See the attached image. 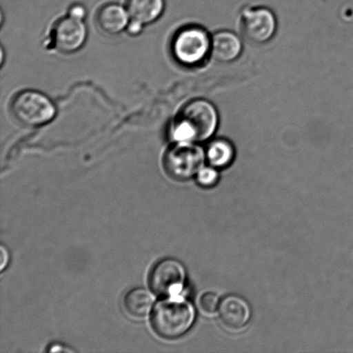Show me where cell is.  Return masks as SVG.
Returning <instances> with one entry per match:
<instances>
[{
    "mask_svg": "<svg viewBox=\"0 0 353 353\" xmlns=\"http://www.w3.org/2000/svg\"><path fill=\"white\" fill-rule=\"evenodd\" d=\"M199 307L203 314L211 316L219 309V296L214 292H208L203 293L199 299Z\"/></svg>",
    "mask_w": 353,
    "mask_h": 353,
    "instance_id": "15",
    "label": "cell"
},
{
    "mask_svg": "<svg viewBox=\"0 0 353 353\" xmlns=\"http://www.w3.org/2000/svg\"><path fill=\"white\" fill-rule=\"evenodd\" d=\"M165 0H127L130 19L144 26L157 22L165 10Z\"/></svg>",
    "mask_w": 353,
    "mask_h": 353,
    "instance_id": "12",
    "label": "cell"
},
{
    "mask_svg": "<svg viewBox=\"0 0 353 353\" xmlns=\"http://www.w3.org/2000/svg\"><path fill=\"white\" fill-rule=\"evenodd\" d=\"M130 21L127 8L116 3L103 6L96 15L97 26L107 36H117L126 30Z\"/></svg>",
    "mask_w": 353,
    "mask_h": 353,
    "instance_id": "10",
    "label": "cell"
},
{
    "mask_svg": "<svg viewBox=\"0 0 353 353\" xmlns=\"http://www.w3.org/2000/svg\"><path fill=\"white\" fill-rule=\"evenodd\" d=\"M194 320L195 311L192 304L176 296L159 303L152 316L154 331L165 339L182 336L192 327Z\"/></svg>",
    "mask_w": 353,
    "mask_h": 353,
    "instance_id": "2",
    "label": "cell"
},
{
    "mask_svg": "<svg viewBox=\"0 0 353 353\" xmlns=\"http://www.w3.org/2000/svg\"><path fill=\"white\" fill-rule=\"evenodd\" d=\"M172 53L180 65L196 67L211 53L210 37L203 28H183L172 39Z\"/></svg>",
    "mask_w": 353,
    "mask_h": 353,
    "instance_id": "4",
    "label": "cell"
},
{
    "mask_svg": "<svg viewBox=\"0 0 353 353\" xmlns=\"http://www.w3.org/2000/svg\"><path fill=\"white\" fill-rule=\"evenodd\" d=\"M88 39L84 21L65 17L55 23L51 32V43L55 50L70 54L81 50Z\"/></svg>",
    "mask_w": 353,
    "mask_h": 353,
    "instance_id": "6",
    "label": "cell"
},
{
    "mask_svg": "<svg viewBox=\"0 0 353 353\" xmlns=\"http://www.w3.org/2000/svg\"><path fill=\"white\" fill-rule=\"evenodd\" d=\"M204 157L202 148L196 143H174L165 154V171L172 179L185 181L199 174Z\"/></svg>",
    "mask_w": 353,
    "mask_h": 353,
    "instance_id": "5",
    "label": "cell"
},
{
    "mask_svg": "<svg viewBox=\"0 0 353 353\" xmlns=\"http://www.w3.org/2000/svg\"><path fill=\"white\" fill-rule=\"evenodd\" d=\"M242 28L245 37L252 43H268L274 36L276 30L274 13L265 7L245 10Z\"/></svg>",
    "mask_w": 353,
    "mask_h": 353,
    "instance_id": "8",
    "label": "cell"
},
{
    "mask_svg": "<svg viewBox=\"0 0 353 353\" xmlns=\"http://www.w3.org/2000/svg\"><path fill=\"white\" fill-rule=\"evenodd\" d=\"M185 280V271L181 263L165 259L152 270L150 283L158 295L174 296L181 292Z\"/></svg>",
    "mask_w": 353,
    "mask_h": 353,
    "instance_id": "7",
    "label": "cell"
},
{
    "mask_svg": "<svg viewBox=\"0 0 353 353\" xmlns=\"http://www.w3.org/2000/svg\"><path fill=\"white\" fill-rule=\"evenodd\" d=\"M242 43L240 38L230 31H221L211 39V54L214 60L228 63L240 57Z\"/></svg>",
    "mask_w": 353,
    "mask_h": 353,
    "instance_id": "11",
    "label": "cell"
},
{
    "mask_svg": "<svg viewBox=\"0 0 353 353\" xmlns=\"http://www.w3.org/2000/svg\"><path fill=\"white\" fill-rule=\"evenodd\" d=\"M68 16L72 19L84 21L88 16V10L81 3H74L69 8Z\"/></svg>",
    "mask_w": 353,
    "mask_h": 353,
    "instance_id": "17",
    "label": "cell"
},
{
    "mask_svg": "<svg viewBox=\"0 0 353 353\" xmlns=\"http://www.w3.org/2000/svg\"><path fill=\"white\" fill-rule=\"evenodd\" d=\"M218 311L221 323L233 330L245 327L251 317L249 304L242 297L234 295L225 297Z\"/></svg>",
    "mask_w": 353,
    "mask_h": 353,
    "instance_id": "9",
    "label": "cell"
},
{
    "mask_svg": "<svg viewBox=\"0 0 353 353\" xmlns=\"http://www.w3.org/2000/svg\"><path fill=\"white\" fill-rule=\"evenodd\" d=\"M218 174L213 167L202 168L197 174V181L203 186H212L216 185Z\"/></svg>",
    "mask_w": 353,
    "mask_h": 353,
    "instance_id": "16",
    "label": "cell"
},
{
    "mask_svg": "<svg viewBox=\"0 0 353 353\" xmlns=\"http://www.w3.org/2000/svg\"><path fill=\"white\" fill-rule=\"evenodd\" d=\"M218 114L207 100L196 99L180 110L172 123L171 140L174 143H203L212 137L218 126Z\"/></svg>",
    "mask_w": 353,
    "mask_h": 353,
    "instance_id": "1",
    "label": "cell"
},
{
    "mask_svg": "<svg viewBox=\"0 0 353 353\" xmlns=\"http://www.w3.org/2000/svg\"><path fill=\"white\" fill-rule=\"evenodd\" d=\"M144 26L143 23L137 22V21L131 20L126 28L127 33L130 37H138L143 33Z\"/></svg>",
    "mask_w": 353,
    "mask_h": 353,
    "instance_id": "18",
    "label": "cell"
},
{
    "mask_svg": "<svg viewBox=\"0 0 353 353\" xmlns=\"http://www.w3.org/2000/svg\"><path fill=\"white\" fill-rule=\"evenodd\" d=\"M10 110L17 123L29 128L46 125L57 113L54 102L44 93L34 90L17 92L10 102Z\"/></svg>",
    "mask_w": 353,
    "mask_h": 353,
    "instance_id": "3",
    "label": "cell"
},
{
    "mask_svg": "<svg viewBox=\"0 0 353 353\" xmlns=\"http://www.w3.org/2000/svg\"><path fill=\"white\" fill-rule=\"evenodd\" d=\"M154 303V297L148 290L136 288L130 290L123 300L126 312L134 318H143L150 312Z\"/></svg>",
    "mask_w": 353,
    "mask_h": 353,
    "instance_id": "13",
    "label": "cell"
},
{
    "mask_svg": "<svg viewBox=\"0 0 353 353\" xmlns=\"http://www.w3.org/2000/svg\"><path fill=\"white\" fill-rule=\"evenodd\" d=\"M9 261L8 251L6 250L5 247H1V264H0V270L3 271L5 269Z\"/></svg>",
    "mask_w": 353,
    "mask_h": 353,
    "instance_id": "19",
    "label": "cell"
},
{
    "mask_svg": "<svg viewBox=\"0 0 353 353\" xmlns=\"http://www.w3.org/2000/svg\"><path fill=\"white\" fill-rule=\"evenodd\" d=\"M206 157L211 167H227L234 157L233 145L223 139L211 141L207 148Z\"/></svg>",
    "mask_w": 353,
    "mask_h": 353,
    "instance_id": "14",
    "label": "cell"
}]
</instances>
